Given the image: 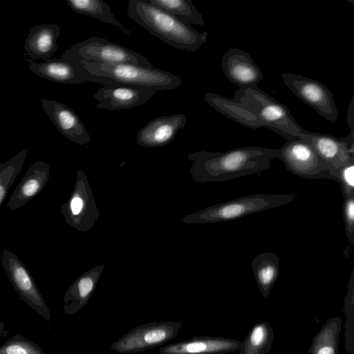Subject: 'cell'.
I'll return each instance as SVG.
<instances>
[{"mask_svg": "<svg viewBox=\"0 0 354 354\" xmlns=\"http://www.w3.org/2000/svg\"><path fill=\"white\" fill-rule=\"evenodd\" d=\"M203 176L206 180L226 181L260 174L271 166L277 157V149L263 147H243L225 152L196 153Z\"/></svg>", "mask_w": 354, "mask_h": 354, "instance_id": "obj_1", "label": "cell"}, {"mask_svg": "<svg viewBox=\"0 0 354 354\" xmlns=\"http://www.w3.org/2000/svg\"><path fill=\"white\" fill-rule=\"evenodd\" d=\"M127 12L136 24L175 48L196 52L207 40V32L201 33L190 24L143 0H129Z\"/></svg>", "mask_w": 354, "mask_h": 354, "instance_id": "obj_2", "label": "cell"}, {"mask_svg": "<svg viewBox=\"0 0 354 354\" xmlns=\"http://www.w3.org/2000/svg\"><path fill=\"white\" fill-rule=\"evenodd\" d=\"M73 64L80 71L86 82L99 83L104 86L119 83L165 91L175 89L182 83L180 76L155 67L111 62H80Z\"/></svg>", "mask_w": 354, "mask_h": 354, "instance_id": "obj_3", "label": "cell"}, {"mask_svg": "<svg viewBox=\"0 0 354 354\" xmlns=\"http://www.w3.org/2000/svg\"><path fill=\"white\" fill-rule=\"evenodd\" d=\"M234 99L252 109L268 128L286 141L299 138L304 130L295 120L289 109L257 86L242 87L234 93Z\"/></svg>", "mask_w": 354, "mask_h": 354, "instance_id": "obj_4", "label": "cell"}, {"mask_svg": "<svg viewBox=\"0 0 354 354\" xmlns=\"http://www.w3.org/2000/svg\"><path fill=\"white\" fill-rule=\"evenodd\" d=\"M61 58L72 64L111 62L154 67L147 57L140 53L100 37H91L73 44L63 53Z\"/></svg>", "mask_w": 354, "mask_h": 354, "instance_id": "obj_5", "label": "cell"}, {"mask_svg": "<svg viewBox=\"0 0 354 354\" xmlns=\"http://www.w3.org/2000/svg\"><path fill=\"white\" fill-rule=\"evenodd\" d=\"M292 174L310 179L337 182V170L321 158L312 147L297 138L277 149V157Z\"/></svg>", "mask_w": 354, "mask_h": 354, "instance_id": "obj_6", "label": "cell"}, {"mask_svg": "<svg viewBox=\"0 0 354 354\" xmlns=\"http://www.w3.org/2000/svg\"><path fill=\"white\" fill-rule=\"evenodd\" d=\"M293 194H257L241 196L211 207L201 214V220L223 222L235 220L261 211L279 207L292 202Z\"/></svg>", "mask_w": 354, "mask_h": 354, "instance_id": "obj_7", "label": "cell"}, {"mask_svg": "<svg viewBox=\"0 0 354 354\" xmlns=\"http://www.w3.org/2000/svg\"><path fill=\"white\" fill-rule=\"evenodd\" d=\"M182 324L179 322H153L135 326L111 345L122 354H133L160 346L176 337Z\"/></svg>", "mask_w": 354, "mask_h": 354, "instance_id": "obj_8", "label": "cell"}, {"mask_svg": "<svg viewBox=\"0 0 354 354\" xmlns=\"http://www.w3.org/2000/svg\"><path fill=\"white\" fill-rule=\"evenodd\" d=\"M0 261L19 299L50 323L51 320L50 310L34 278L24 262L13 252L8 249L2 251Z\"/></svg>", "mask_w": 354, "mask_h": 354, "instance_id": "obj_9", "label": "cell"}, {"mask_svg": "<svg viewBox=\"0 0 354 354\" xmlns=\"http://www.w3.org/2000/svg\"><path fill=\"white\" fill-rule=\"evenodd\" d=\"M285 85L302 102L312 107L319 115L330 122L338 118V111L333 95L322 82L301 75L283 73Z\"/></svg>", "mask_w": 354, "mask_h": 354, "instance_id": "obj_10", "label": "cell"}, {"mask_svg": "<svg viewBox=\"0 0 354 354\" xmlns=\"http://www.w3.org/2000/svg\"><path fill=\"white\" fill-rule=\"evenodd\" d=\"M299 138L309 144L321 158L337 169L354 162L353 132L337 138L328 134L304 129Z\"/></svg>", "mask_w": 354, "mask_h": 354, "instance_id": "obj_11", "label": "cell"}, {"mask_svg": "<svg viewBox=\"0 0 354 354\" xmlns=\"http://www.w3.org/2000/svg\"><path fill=\"white\" fill-rule=\"evenodd\" d=\"M158 91L138 85L113 83L97 89L96 107L109 111L127 109L147 102Z\"/></svg>", "mask_w": 354, "mask_h": 354, "instance_id": "obj_12", "label": "cell"}, {"mask_svg": "<svg viewBox=\"0 0 354 354\" xmlns=\"http://www.w3.org/2000/svg\"><path fill=\"white\" fill-rule=\"evenodd\" d=\"M221 68L234 84L242 87L256 86L263 78L260 68L250 55L243 50L232 48L221 58Z\"/></svg>", "mask_w": 354, "mask_h": 354, "instance_id": "obj_13", "label": "cell"}, {"mask_svg": "<svg viewBox=\"0 0 354 354\" xmlns=\"http://www.w3.org/2000/svg\"><path fill=\"white\" fill-rule=\"evenodd\" d=\"M40 102L43 110L63 136L80 144L90 141L85 125L73 109L56 100L41 99Z\"/></svg>", "mask_w": 354, "mask_h": 354, "instance_id": "obj_14", "label": "cell"}, {"mask_svg": "<svg viewBox=\"0 0 354 354\" xmlns=\"http://www.w3.org/2000/svg\"><path fill=\"white\" fill-rule=\"evenodd\" d=\"M242 342L234 339L199 336L170 344L159 349L160 354H226L239 351Z\"/></svg>", "mask_w": 354, "mask_h": 354, "instance_id": "obj_15", "label": "cell"}, {"mask_svg": "<svg viewBox=\"0 0 354 354\" xmlns=\"http://www.w3.org/2000/svg\"><path fill=\"white\" fill-rule=\"evenodd\" d=\"M50 171L47 162L43 160L34 162L14 189L7 207L11 210L19 209L37 196L48 181Z\"/></svg>", "mask_w": 354, "mask_h": 354, "instance_id": "obj_16", "label": "cell"}, {"mask_svg": "<svg viewBox=\"0 0 354 354\" xmlns=\"http://www.w3.org/2000/svg\"><path fill=\"white\" fill-rule=\"evenodd\" d=\"M187 117L182 113L156 118L142 127L137 142L145 147L162 146L170 142L177 132L185 127Z\"/></svg>", "mask_w": 354, "mask_h": 354, "instance_id": "obj_17", "label": "cell"}, {"mask_svg": "<svg viewBox=\"0 0 354 354\" xmlns=\"http://www.w3.org/2000/svg\"><path fill=\"white\" fill-rule=\"evenodd\" d=\"M61 28L57 24L46 23L30 28L25 40L24 49L30 59L48 60L57 50V39Z\"/></svg>", "mask_w": 354, "mask_h": 354, "instance_id": "obj_18", "label": "cell"}, {"mask_svg": "<svg viewBox=\"0 0 354 354\" xmlns=\"http://www.w3.org/2000/svg\"><path fill=\"white\" fill-rule=\"evenodd\" d=\"M28 68L35 75L53 82L79 84L86 82L80 71L70 62L60 59L44 62L26 59Z\"/></svg>", "mask_w": 354, "mask_h": 354, "instance_id": "obj_19", "label": "cell"}, {"mask_svg": "<svg viewBox=\"0 0 354 354\" xmlns=\"http://www.w3.org/2000/svg\"><path fill=\"white\" fill-rule=\"evenodd\" d=\"M205 100L216 111L246 127L254 129L266 127L252 109L234 98L209 92L205 94Z\"/></svg>", "mask_w": 354, "mask_h": 354, "instance_id": "obj_20", "label": "cell"}, {"mask_svg": "<svg viewBox=\"0 0 354 354\" xmlns=\"http://www.w3.org/2000/svg\"><path fill=\"white\" fill-rule=\"evenodd\" d=\"M254 277L263 297H267L279 273V258L274 252H263L251 263Z\"/></svg>", "mask_w": 354, "mask_h": 354, "instance_id": "obj_21", "label": "cell"}, {"mask_svg": "<svg viewBox=\"0 0 354 354\" xmlns=\"http://www.w3.org/2000/svg\"><path fill=\"white\" fill-rule=\"evenodd\" d=\"M342 324L338 316L328 319L314 336L308 354H337Z\"/></svg>", "mask_w": 354, "mask_h": 354, "instance_id": "obj_22", "label": "cell"}, {"mask_svg": "<svg viewBox=\"0 0 354 354\" xmlns=\"http://www.w3.org/2000/svg\"><path fill=\"white\" fill-rule=\"evenodd\" d=\"M69 7L79 14L86 15L118 28L123 33L131 36L115 17L109 4L103 0H67Z\"/></svg>", "mask_w": 354, "mask_h": 354, "instance_id": "obj_23", "label": "cell"}, {"mask_svg": "<svg viewBox=\"0 0 354 354\" xmlns=\"http://www.w3.org/2000/svg\"><path fill=\"white\" fill-rule=\"evenodd\" d=\"M274 340L273 330L266 321L255 324L242 342L239 354H268Z\"/></svg>", "mask_w": 354, "mask_h": 354, "instance_id": "obj_24", "label": "cell"}, {"mask_svg": "<svg viewBox=\"0 0 354 354\" xmlns=\"http://www.w3.org/2000/svg\"><path fill=\"white\" fill-rule=\"evenodd\" d=\"M145 3L160 8L180 21L198 26L205 24V21L192 3V0H143Z\"/></svg>", "mask_w": 354, "mask_h": 354, "instance_id": "obj_25", "label": "cell"}, {"mask_svg": "<svg viewBox=\"0 0 354 354\" xmlns=\"http://www.w3.org/2000/svg\"><path fill=\"white\" fill-rule=\"evenodd\" d=\"M95 286L89 277L79 279L66 292L64 297V312L72 315L79 312L88 302Z\"/></svg>", "mask_w": 354, "mask_h": 354, "instance_id": "obj_26", "label": "cell"}, {"mask_svg": "<svg viewBox=\"0 0 354 354\" xmlns=\"http://www.w3.org/2000/svg\"><path fill=\"white\" fill-rule=\"evenodd\" d=\"M28 148L23 149L5 162L0 163V207L7 198L10 188L20 173L28 156Z\"/></svg>", "mask_w": 354, "mask_h": 354, "instance_id": "obj_27", "label": "cell"}, {"mask_svg": "<svg viewBox=\"0 0 354 354\" xmlns=\"http://www.w3.org/2000/svg\"><path fill=\"white\" fill-rule=\"evenodd\" d=\"M344 311L346 316L344 346L348 354H354V273L352 270L344 298Z\"/></svg>", "mask_w": 354, "mask_h": 354, "instance_id": "obj_28", "label": "cell"}, {"mask_svg": "<svg viewBox=\"0 0 354 354\" xmlns=\"http://www.w3.org/2000/svg\"><path fill=\"white\" fill-rule=\"evenodd\" d=\"M0 354H45L35 342L19 333L0 346Z\"/></svg>", "mask_w": 354, "mask_h": 354, "instance_id": "obj_29", "label": "cell"}, {"mask_svg": "<svg viewBox=\"0 0 354 354\" xmlns=\"http://www.w3.org/2000/svg\"><path fill=\"white\" fill-rule=\"evenodd\" d=\"M337 170V183L340 185L344 198L354 196V162Z\"/></svg>", "mask_w": 354, "mask_h": 354, "instance_id": "obj_30", "label": "cell"}, {"mask_svg": "<svg viewBox=\"0 0 354 354\" xmlns=\"http://www.w3.org/2000/svg\"><path fill=\"white\" fill-rule=\"evenodd\" d=\"M343 216L346 234L352 247L354 243V196L344 198Z\"/></svg>", "mask_w": 354, "mask_h": 354, "instance_id": "obj_31", "label": "cell"}, {"mask_svg": "<svg viewBox=\"0 0 354 354\" xmlns=\"http://www.w3.org/2000/svg\"><path fill=\"white\" fill-rule=\"evenodd\" d=\"M69 212L73 216L78 215L83 208V201L77 195L73 196L69 202Z\"/></svg>", "mask_w": 354, "mask_h": 354, "instance_id": "obj_32", "label": "cell"}, {"mask_svg": "<svg viewBox=\"0 0 354 354\" xmlns=\"http://www.w3.org/2000/svg\"><path fill=\"white\" fill-rule=\"evenodd\" d=\"M353 101L354 98L353 97L348 106L347 114V123L351 128V132H353Z\"/></svg>", "mask_w": 354, "mask_h": 354, "instance_id": "obj_33", "label": "cell"}, {"mask_svg": "<svg viewBox=\"0 0 354 354\" xmlns=\"http://www.w3.org/2000/svg\"><path fill=\"white\" fill-rule=\"evenodd\" d=\"M10 333L9 330L6 329L5 324L0 321V338H2Z\"/></svg>", "mask_w": 354, "mask_h": 354, "instance_id": "obj_34", "label": "cell"}]
</instances>
